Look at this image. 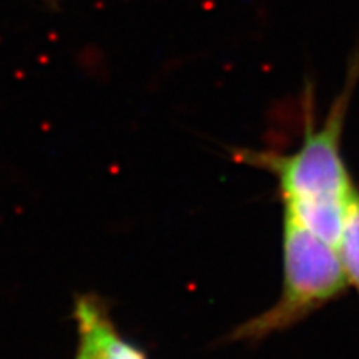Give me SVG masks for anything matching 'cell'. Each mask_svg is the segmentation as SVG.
<instances>
[{
    "instance_id": "1",
    "label": "cell",
    "mask_w": 359,
    "mask_h": 359,
    "mask_svg": "<svg viewBox=\"0 0 359 359\" xmlns=\"http://www.w3.org/2000/svg\"><path fill=\"white\" fill-rule=\"evenodd\" d=\"M356 82L358 75H349L320 127L314 128L311 116H308L303 142L293 154L241 148L235 155L241 163L271 173L278 180L283 208L333 245L339 238L349 201L358 190L341 151Z\"/></svg>"
},
{
    "instance_id": "2",
    "label": "cell",
    "mask_w": 359,
    "mask_h": 359,
    "mask_svg": "<svg viewBox=\"0 0 359 359\" xmlns=\"http://www.w3.org/2000/svg\"><path fill=\"white\" fill-rule=\"evenodd\" d=\"M349 288L336 245L283 208V283L268 309L231 331V341H263L334 302Z\"/></svg>"
},
{
    "instance_id": "3",
    "label": "cell",
    "mask_w": 359,
    "mask_h": 359,
    "mask_svg": "<svg viewBox=\"0 0 359 359\" xmlns=\"http://www.w3.org/2000/svg\"><path fill=\"white\" fill-rule=\"evenodd\" d=\"M74 320L79 334L74 359H147L140 348L120 333L100 296H77Z\"/></svg>"
},
{
    "instance_id": "4",
    "label": "cell",
    "mask_w": 359,
    "mask_h": 359,
    "mask_svg": "<svg viewBox=\"0 0 359 359\" xmlns=\"http://www.w3.org/2000/svg\"><path fill=\"white\" fill-rule=\"evenodd\" d=\"M336 250L346 273L348 285L359 294V190L354 191L348 205Z\"/></svg>"
}]
</instances>
